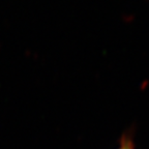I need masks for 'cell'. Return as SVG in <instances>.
Listing matches in <instances>:
<instances>
[{
    "label": "cell",
    "mask_w": 149,
    "mask_h": 149,
    "mask_svg": "<svg viewBox=\"0 0 149 149\" xmlns=\"http://www.w3.org/2000/svg\"><path fill=\"white\" fill-rule=\"evenodd\" d=\"M118 149H134V148H133V147L128 146V145H126V144H123L122 146L120 147V148H118Z\"/></svg>",
    "instance_id": "6da1fadb"
}]
</instances>
